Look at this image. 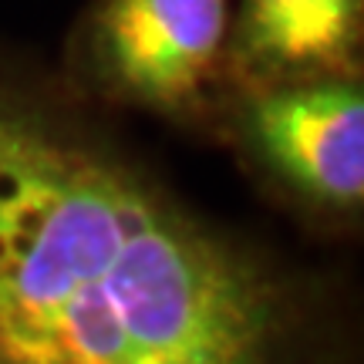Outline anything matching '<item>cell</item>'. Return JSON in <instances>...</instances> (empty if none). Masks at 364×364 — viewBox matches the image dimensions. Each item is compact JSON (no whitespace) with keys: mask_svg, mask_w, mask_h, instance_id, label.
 <instances>
[{"mask_svg":"<svg viewBox=\"0 0 364 364\" xmlns=\"http://www.w3.org/2000/svg\"><path fill=\"white\" fill-rule=\"evenodd\" d=\"M364 0H236L226 85L361 78Z\"/></svg>","mask_w":364,"mask_h":364,"instance_id":"cell-4","label":"cell"},{"mask_svg":"<svg viewBox=\"0 0 364 364\" xmlns=\"http://www.w3.org/2000/svg\"><path fill=\"white\" fill-rule=\"evenodd\" d=\"M304 334L290 273L0 85V364H297Z\"/></svg>","mask_w":364,"mask_h":364,"instance_id":"cell-1","label":"cell"},{"mask_svg":"<svg viewBox=\"0 0 364 364\" xmlns=\"http://www.w3.org/2000/svg\"><path fill=\"white\" fill-rule=\"evenodd\" d=\"M230 0H91L68 48L81 88L108 105L206 129L226 91Z\"/></svg>","mask_w":364,"mask_h":364,"instance_id":"cell-3","label":"cell"},{"mask_svg":"<svg viewBox=\"0 0 364 364\" xmlns=\"http://www.w3.org/2000/svg\"><path fill=\"white\" fill-rule=\"evenodd\" d=\"M209 129L290 213L354 230L364 209L361 78L226 85Z\"/></svg>","mask_w":364,"mask_h":364,"instance_id":"cell-2","label":"cell"}]
</instances>
